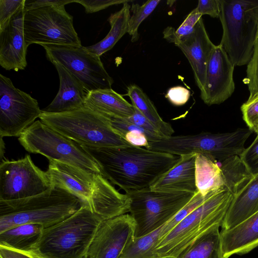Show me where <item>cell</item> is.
<instances>
[{"instance_id":"cell-29","label":"cell","mask_w":258,"mask_h":258,"mask_svg":"<svg viewBox=\"0 0 258 258\" xmlns=\"http://www.w3.org/2000/svg\"><path fill=\"white\" fill-rule=\"evenodd\" d=\"M160 0L148 1L142 5L133 4L131 7V15L128 23L127 33L132 36V42L137 41L139 38L138 28L142 22L155 9Z\"/></svg>"},{"instance_id":"cell-17","label":"cell","mask_w":258,"mask_h":258,"mask_svg":"<svg viewBox=\"0 0 258 258\" xmlns=\"http://www.w3.org/2000/svg\"><path fill=\"white\" fill-rule=\"evenodd\" d=\"M234 67L222 46L216 45L207 66L205 87L200 95L205 104H220L231 97L235 90Z\"/></svg>"},{"instance_id":"cell-16","label":"cell","mask_w":258,"mask_h":258,"mask_svg":"<svg viewBox=\"0 0 258 258\" xmlns=\"http://www.w3.org/2000/svg\"><path fill=\"white\" fill-rule=\"evenodd\" d=\"M163 37L173 43L182 51L188 60L194 72L195 82L202 92L204 89L207 66L216 45L211 41L206 30L202 18L189 36L178 39L167 27L163 32Z\"/></svg>"},{"instance_id":"cell-43","label":"cell","mask_w":258,"mask_h":258,"mask_svg":"<svg viewBox=\"0 0 258 258\" xmlns=\"http://www.w3.org/2000/svg\"><path fill=\"white\" fill-rule=\"evenodd\" d=\"M84 258H88L87 256H86V257H85Z\"/></svg>"},{"instance_id":"cell-24","label":"cell","mask_w":258,"mask_h":258,"mask_svg":"<svg viewBox=\"0 0 258 258\" xmlns=\"http://www.w3.org/2000/svg\"><path fill=\"white\" fill-rule=\"evenodd\" d=\"M44 227L39 224L17 225L0 233V246L28 252L39 238Z\"/></svg>"},{"instance_id":"cell-9","label":"cell","mask_w":258,"mask_h":258,"mask_svg":"<svg viewBox=\"0 0 258 258\" xmlns=\"http://www.w3.org/2000/svg\"><path fill=\"white\" fill-rule=\"evenodd\" d=\"M125 193L130 199L129 213L135 223L136 237L144 236L163 226L195 195L153 191L149 187Z\"/></svg>"},{"instance_id":"cell-30","label":"cell","mask_w":258,"mask_h":258,"mask_svg":"<svg viewBox=\"0 0 258 258\" xmlns=\"http://www.w3.org/2000/svg\"><path fill=\"white\" fill-rule=\"evenodd\" d=\"M216 191L213 192L206 196H202L199 191L196 192L190 200L174 217L162 226L160 239L170 232L186 216L202 205Z\"/></svg>"},{"instance_id":"cell-32","label":"cell","mask_w":258,"mask_h":258,"mask_svg":"<svg viewBox=\"0 0 258 258\" xmlns=\"http://www.w3.org/2000/svg\"><path fill=\"white\" fill-rule=\"evenodd\" d=\"M243 119L248 127L258 132V94L250 98L241 106Z\"/></svg>"},{"instance_id":"cell-34","label":"cell","mask_w":258,"mask_h":258,"mask_svg":"<svg viewBox=\"0 0 258 258\" xmlns=\"http://www.w3.org/2000/svg\"><path fill=\"white\" fill-rule=\"evenodd\" d=\"M26 0H0V29L3 28L12 17L25 7Z\"/></svg>"},{"instance_id":"cell-21","label":"cell","mask_w":258,"mask_h":258,"mask_svg":"<svg viewBox=\"0 0 258 258\" xmlns=\"http://www.w3.org/2000/svg\"><path fill=\"white\" fill-rule=\"evenodd\" d=\"M220 233L224 258L248 253L258 246V212Z\"/></svg>"},{"instance_id":"cell-26","label":"cell","mask_w":258,"mask_h":258,"mask_svg":"<svg viewBox=\"0 0 258 258\" xmlns=\"http://www.w3.org/2000/svg\"><path fill=\"white\" fill-rule=\"evenodd\" d=\"M221 225L216 224L188 246L178 258H224L222 249Z\"/></svg>"},{"instance_id":"cell-22","label":"cell","mask_w":258,"mask_h":258,"mask_svg":"<svg viewBox=\"0 0 258 258\" xmlns=\"http://www.w3.org/2000/svg\"><path fill=\"white\" fill-rule=\"evenodd\" d=\"M258 212V173L233 195L223 220L222 230L230 229Z\"/></svg>"},{"instance_id":"cell-11","label":"cell","mask_w":258,"mask_h":258,"mask_svg":"<svg viewBox=\"0 0 258 258\" xmlns=\"http://www.w3.org/2000/svg\"><path fill=\"white\" fill-rule=\"evenodd\" d=\"M251 176L239 156L217 160L196 154V185L203 196L222 189L234 195Z\"/></svg>"},{"instance_id":"cell-45","label":"cell","mask_w":258,"mask_h":258,"mask_svg":"<svg viewBox=\"0 0 258 258\" xmlns=\"http://www.w3.org/2000/svg\"><path fill=\"white\" fill-rule=\"evenodd\" d=\"M0 258H2V257H0Z\"/></svg>"},{"instance_id":"cell-37","label":"cell","mask_w":258,"mask_h":258,"mask_svg":"<svg viewBox=\"0 0 258 258\" xmlns=\"http://www.w3.org/2000/svg\"><path fill=\"white\" fill-rule=\"evenodd\" d=\"M129 0H75L74 3L82 5L86 13H95L110 6L130 2Z\"/></svg>"},{"instance_id":"cell-39","label":"cell","mask_w":258,"mask_h":258,"mask_svg":"<svg viewBox=\"0 0 258 258\" xmlns=\"http://www.w3.org/2000/svg\"><path fill=\"white\" fill-rule=\"evenodd\" d=\"M197 12L202 15H208L213 18H219L220 13L219 0H200L196 8Z\"/></svg>"},{"instance_id":"cell-40","label":"cell","mask_w":258,"mask_h":258,"mask_svg":"<svg viewBox=\"0 0 258 258\" xmlns=\"http://www.w3.org/2000/svg\"><path fill=\"white\" fill-rule=\"evenodd\" d=\"M75 0H26L25 10L54 5H66L74 3Z\"/></svg>"},{"instance_id":"cell-36","label":"cell","mask_w":258,"mask_h":258,"mask_svg":"<svg viewBox=\"0 0 258 258\" xmlns=\"http://www.w3.org/2000/svg\"><path fill=\"white\" fill-rule=\"evenodd\" d=\"M239 157L252 175L258 173V135Z\"/></svg>"},{"instance_id":"cell-38","label":"cell","mask_w":258,"mask_h":258,"mask_svg":"<svg viewBox=\"0 0 258 258\" xmlns=\"http://www.w3.org/2000/svg\"><path fill=\"white\" fill-rule=\"evenodd\" d=\"M190 96V91L187 89L178 86L169 89L165 97L172 104L175 106H181L188 101Z\"/></svg>"},{"instance_id":"cell-2","label":"cell","mask_w":258,"mask_h":258,"mask_svg":"<svg viewBox=\"0 0 258 258\" xmlns=\"http://www.w3.org/2000/svg\"><path fill=\"white\" fill-rule=\"evenodd\" d=\"M47 173L52 184L66 189L103 220L130 212V199L100 173L49 160Z\"/></svg>"},{"instance_id":"cell-42","label":"cell","mask_w":258,"mask_h":258,"mask_svg":"<svg viewBox=\"0 0 258 258\" xmlns=\"http://www.w3.org/2000/svg\"><path fill=\"white\" fill-rule=\"evenodd\" d=\"M258 38V25H257V32H256V38Z\"/></svg>"},{"instance_id":"cell-10","label":"cell","mask_w":258,"mask_h":258,"mask_svg":"<svg viewBox=\"0 0 258 258\" xmlns=\"http://www.w3.org/2000/svg\"><path fill=\"white\" fill-rule=\"evenodd\" d=\"M25 10V9H24ZM24 31L26 44L81 46L73 24V17L64 5L25 10Z\"/></svg>"},{"instance_id":"cell-18","label":"cell","mask_w":258,"mask_h":258,"mask_svg":"<svg viewBox=\"0 0 258 258\" xmlns=\"http://www.w3.org/2000/svg\"><path fill=\"white\" fill-rule=\"evenodd\" d=\"M24 13V8L20 10L0 29V64L6 70L18 71L27 66Z\"/></svg>"},{"instance_id":"cell-7","label":"cell","mask_w":258,"mask_h":258,"mask_svg":"<svg viewBox=\"0 0 258 258\" xmlns=\"http://www.w3.org/2000/svg\"><path fill=\"white\" fill-rule=\"evenodd\" d=\"M39 118L81 145L106 148L132 146L113 130L107 117L85 107L60 113L42 111Z\"/></svg>"},{"instance_id":"cell-13","label":"cell","mask_w":258,"mask_h":258,"mask_svg":"<svg viewBox=\"0 0 258 258\" xmlns=\"http://www.w3.org/2000/svg\"><path fill=\"white\" fill-rule=\"evenodd\" d=\"M52 185L46 171L36 166L27 155L0 165V201L26 199L42 194Z\"/></svg>"},{"instance_id":"cell-41","label":"cell","mask_w":258,"mask_h":258,"mask_svg":"<svg viewBox=\"0 0 258 258\" xmlns=\"http://www.w3.org/2000/svg\"><path fill=\"white\" fill-rule=\"evenodd\" d=\"M0 257L2 258H34L29 253L0 246Z\"/></svg>"},{"instance_id":"cell-28","label":"cell","mask_w":258,"mask_h":258,"mask_svg":"<svg viewBox=\"0 0 258 258\" xmlns=\"http://www.w3.org/2000/svg\"><path fill=\"white\" fill-rule=\"evenodd\" d=\"M161 227L144 236L133 237L119 258H159L155 249L160 239Z\"/></svg>"},{"instance_id":"cell-20","label":"cell","mask_w":258,"mask_h":258,"mask_svg":"<svg viewBox=\"0 0 258 258\" xmlns=\"http://www.w3.org/2000/svg\"><path fill=\"white\" fill-rule=\"evenodd\" d=\"M196 154L180 156L179 160L149 187L153 191L166 192H197L195 180Z\"/></svg>"},{"instance_id":"cell-35","label":"cell","mask_w":258,"mask_h":258,"mask_svg":"<svg viewBox=\"0 0 258 258\" xmlns=\"http://www.w3.org/2000/svg\"><path fill=\"white\" fill-rule=\"evenodd\" d=\"M202 15L198 13L194 9L184 19L180 26L175 30L172 27H169L173 36L178 39L182 38L190 35L194 31L196 24L202 18Z\"/></svg>"},{"instance_id":"cell-33","label":"cell","mask_w":258,"mask_h":258,"mask_svg":"<svg viewBox=\"0 0 258 258\" xmlns=\"http://www.w3.org/2000/svg\"><path fill=\"white\" fill-rule=\"evenodd\" d=\"M134 114L132 116L125 118L128 121L144 130L150 136V141H149L158 140L162 137H165L152 122L135 107H134Z\"/></svg>"},{"instance_id":"cell-1","label":"cell","mask_w":258,"mask_h":258,"mask_svg":"<svg viewBox=\"0 0 258 258\" xmlns=\"http://www.w3.org/2000/svg\"><path fill=\"white\" fill-rule=\"evenodd\" d=\"M82 146L99 165L102 175L125 192L149 187L180 158L133 145L110 148Z\"/></svg>"},{"instance_id":"cell-23","label":"cell","mask_w":258,"mask_h":258,"mask_svg":"<svg viewBox=\"0 0 258 258\" xmlns=\"http://www.w3.org/2000/svg\"><path fill=\"white\" fill-rule=\"evenodd\" d=\"M84 107L106 116L127 118L135 111L132 104L112 88L88 92Z\"/></svg>"},{"instance_id":"cell-8","label":"cell","mask_w":258,"mask_h":258,"mask_svg":"<svg viewBox=\"0 0 258 258\" xmlns=\"http://www.w3.org/2000/svg\"><path fill=\"white\" fill-rule=\"evenodd\" d=\"M28 152L52 160L100 173L101 170L82 146L57 132L41 120H36L19 137Z\"/></svg>"},{"instance_id":"cell-27","label":"cell","mask_w":258,"mask_h":258,"mask_svg":"<svg viewBox=\"0 0 258 258\" xmlns=\"http://www.w3.org/2000/svg\"><path fill=\"white\" fill-rule=\"evenodd\" d=\"M126 95L130 97L133 105L165 137L172 136L174 131L172 126L163 120L152 102L141 88L135 84L131 85L127 87Z\"/></svg>"},{"instance_id":"cell-19","label":"cell","mask_w":258,"mask_h":258,"mask_svg":"<svg viewBox=\"0 0 258 258\" xmlns=\"http://www.w3.org/2000/svg\"><path fill=\"white\" fill-rule=\"evenodd\" d=\"M52 63L59 76V90L52 101L42 111L60 113L84 107L88 92L82 83L59 63L55 62Z\"/></svg>"},{"instance_id":"cell-15","label":"cell","mask_w":258,"mask_h":258,"mask_svg":"<svg viewBox=\"0 0 258 258\" xmlns=\"http://www.w3.org/2000/svg\"><path fill=\"white\" fill-rule=\"evenodd\" d=\"M135 221L128 213L102 221L89 247L88 258H119L135 236Z\"/></svg>"},{"instance_id":"cell-14","label":"cell","mask_w":258,"mask_h":258,"mask_svg":"<svg viewBox=\"0 0 258 258\" xmlns=\"http://www.w3.org/2000/svg\"><path fill=\"white\" fill-rule=\"evenodd\" d=\"M42 113L37 100L0 75V135L19 137Z\"/></svg>"},{"instance_id":"cell-5","label":"cell","mask_w":258,"mask_h":258,"mask_svg":"<svg viewBox=\"0 0 258 258\" xmlns=\"http://www.w3.org/2000/svg\"><path fill=\"white\" fill-rule=\"evenodd\" d=\"M233 198L227 190L215 192L159 240L155 253L159 258H178L213 225L222 226Z\"/></svg>"},{"instance_id":"cell-3","label":"cell","mask_w":258,"mask_h":258,"mask_svg":"<svg viewBox=\"0 0 258 258\" xmlns=\"http://www.w3.org/2000/svg\"><path fill=\"white\" fill-rule=\"evenodd\" d=\"M102 221L84 204L69 218L44 228L27 253L34 258H84Z\"/></svg>"},{"instance_id":"cell-44","label":"cell","mask_w":258,"mask_h":258,"mask_svg":"<svg viewBox=\"0 0 258 258\" xmlns=\"http://www.w3.org/2000/svg\"><path fill=\"white\" fill-rule=\"evenodd\" d=\"M256 134H257V135H258V132Z\"/></svg>"},{"instance_id":"cell-4","label":"cell","mask_w":258,"mask_h":258,"mask_svg":"<svg viewBox=\"0 0 258 258\" xmlns=\"http://www.w3.org/2000/svg\"><path fill=\"white\" fill-rule=\"evenodd\" d=\"M84 204L66 189L54 184L33 197L0 201V233L25 224H39L44 228L51 226L72 216Z\"/></svg>"},{"instance_id":"cell-25","label":"cell","mask_w":258,"mask_h":258,"mask_svg":"<svg viewBox=\"0 0 258 258\" xmlns=\"http://www.w3.org/2000/svg\"><path fill=\"white\" fill-rule=\"evenodd\" d=\"M128 2L123 4L122 8L112 14L108 21L111 28L107 35L98 43L84 47L88 52L100 56L110 50L128 31V23L131 16V6Z\"/></svg>"},{"instance_id":"cell-31","label":"cell","mask_w":258,"mask_h":258,"mask_svg":"<svg viewBox=\"0 0 258 258\" xmlns=\"http://www.w3.org/2000/svg\"><path fill=\"white\" fill-rule=\"evenodd\" d=\"M243 82L248 86V98L258 94V38L255 42L252 56L247 63L246 76Z\"/></svg>"},{"instance_id":"cell-12","label":"cell","mask_w":258,"mask_h":258,"mask_svg":"<svg viewBox=\"0 0 258 258\" xmlns=\"http://www.w3.org/2000/svg\"><path fill=\"white\" fill-rule=\"evenodd\" d=\"M41 46L48 60L62 66L82 83L88 92L111 88L113 80L105 69L100 57L88 52L84 46Z\"/></svg>"},{"instance_id":"cell-6","label":"cell","mask_w":258,"mask_h":258,"mask_svg":"<svg viewBox=\"0 0 258 258\" xmlns=\"http://www.w3.org/2000/svg\"><path fill=\"white\" fill-rule=\"evenodd\" d=\"M222 26L221 44L234 66L247 64L258 25V0H219Z\"/></svg>"}]
</instances>
